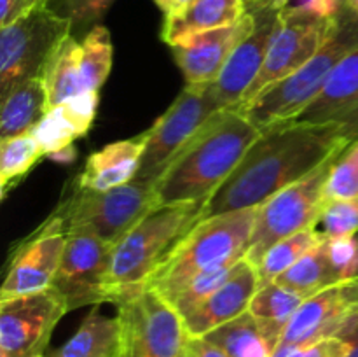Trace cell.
<instances>
[{
	"instance_id": "6da1fadb",
	"label": "cell",
	"mask_w": 358,
	"mask_h": 357,
	"mask_svg": "<svg viewBox=\"0 0 358 357\" xmlns=\"http://www.w3.org/2000/svg\"><path fill=\"white\" fill-rule=\"evenodd\" d=\"M358 140L350 122L290 121L262 130L231 177L208 200L205 217L259 206Z\"/></svg>"
},
{
	"instance_id": "7a4b0ae2",
	"label": "cell",
	"mask_w": 358,
	"mask_h": 357,
	"mask_svg": "<svg viewBox=\"0 0 358 357\" xmlns=\"http://www.w3.org/2000/svg\"><path fill=\"white\" fill-rule=\"evenodd\" d=\"M261 130L241 111H219L154 184L157 205L208 202L231 177Z\"/></svg>"
},
{
	"instance_id": "3957f363",
	"label": "cell",
	"mask_w": 358,
	"mask_h": 357,
	"mask_svg": "<svg viewBox=\"0 0 358 357\" xmlns=\"http://www.w3.org/2000/svg\"><path fill=\"white\" fill-rule=\"evenodd\" d=\"M257 216L259 206H250L203 217L154 272L147 287L171 303L196 276L236 265L247 255Z\"/></svg>"
},
{
	"instance_id": "277c9868",
	"label": "cell",
	"mask_w": 358,
	"mask_h": 357,
	"mask_svg": "<svg viewBox=\"0 0 358 357\" xmlns=\"http://www.w3.org/2000/svg\"><path fill=\"white\" fill-rule=\"evenodd\" d=\"M208 202L159 205L112 248L108 268L110 303L143 289L178 241L205 217Z\"/></svg>"
},
{
	"instance_id": "5b68a950",
	"label": "cell",
	"mask_w": 358,
	"mask_h": 357,
	"mask_svg": "<svg viewBox=\"0 0 358 357\" xmlns=\"http://www.w3.org/2000/svg\"><path fill=\"white\" fill-rule=\"evenodd\" d=\"M357 48L358 14L345 6L334 31L317 55L289 77L259 93L241 112L261 132L269 126L294 121L317 98L339 62Z\"/></svg>"
},
{
	"instance_id": "8992f818",
	"label": "cell",
	"mask_w": 358,
	"mask_h": 357,
	"mask_svg": "<svg viewBox=\"0 0 358 357\" xmlns=\"http://www.w3.org/2000/svg\"><path fill=\"white\" fill-rule=\"evenodd\" d=\"M156 206L159 205L154 184L131 181L108 191L76 188L59 203L51 219L58 220L65 233L73 227H90L115 245Z\"/></svg>"
},
{
	"instance_id": "52a82bcc",
	"label": "cell",
	"mask_w": 358,
	"mask_h": 357,
	"mask_svg": "<svg viewBox=\"0 0 358 357\" xmlns=\"http://www.w3.org/2000/svg\"><path fill=\"white\" fill-rule=\"evenodd\" d=\"M343 153V150H341ZM341 153L329 156L311 174L285 189L273 195L259 205V216L255 220L248 252L245 255L250 265L257 266L266 252L283 238L296 234L308 227L317 226L325 209V186L331 175L332 164Z\"/></svg>"
},
{
	"instance_id": "ba28073f",
	"label": "cell",
	"mask_w": 358,
	"mask_h": 357,
	"mask_svg": "<svg viewBox=\"0 0 358 357\" xmlns=\"http://www.w3.org/2000/svg\"><path fill=\"white\" fill-rule=\"evenodd\" d=\"M121 357H184L189 331L173 304L150 287L117 298Z\"/></svg>"
},
{
	"instance_id": "9c48e42d",
	"label": "cell",
	"mask_w": 358,
	"mask_h": 357,
	"mask_svg": "<svg viewBox=\"0 0 358 357\" xmlns=\"http://www.w3.org/2000/svg\"><path fill=\"white\" fill-rule=\"evenodd\" d=\"M70 35L69 21L48 9L44 0L16 23L0 28V97L24 80L41 77L51 56Z\"/></svg>"
},
{
	"instance_id": "30bf717a",
	"label": "cell",
	"mask_w": 358,
	"mask_h": 357,
	"mask_svg": "<svg viewBox=\"0 0 358 357\" xmlns=\"http://www.w3.org/2000/svg\"><path fill=\"white\" fill-rule=\"evenodd\" d=\"M219 111L213 84H185L168 111L147 130L145 149L135 181L156 184L185 144Z\"/></svg>"
},
{
	"instance_id": "8fae6325",
	"label": "cell",
	"mask_w": 358,
	"mask_h": 357,
	"mask_svg": "<svg viewBox=\"0 0 358 357\" xmlns=\"http://www.w3.org/2000/svg\"><path fill=\"white\" fill-rule=\"evenodd\" d=\"M114 244L90 227L66 231V244L52 287L62 294L69 310L84 304L110 303L108 268Z\"/></svg>"
},
{
	"instance_id": "7c38bea8",
	"label": "cell",
	"mask_w": 358,
	"mask_h": 357,
	"mask_svg": "<svg viewBox=\"0 0 358 357\" xmlns=\"http://www.w3.org/2000/svg\"><path fill=\"white\" fill-rule=\"evenodd\" d=\"M336 24L338 18L327 20V18L283 9L261 74L247 91L240 108L236 111L247 107L259 93L289 77L308 59L313 58L318 49L329 41Z\"/></svg>"
},
{
	"instance_id": "4fadbf2b",
	"label": "cell",
	"mask_w": 358,
	"mask_h": 357,
	"mask_svg": "<svg viewBox=\"0 0 358 357\" xmlns=\"http://www.w3.org/2000/svg\"><path fill=\"white\" fill-rule=\"evenodd\" d=\"M285 2L247 0V10L254 16V27L236 46L219 79L213 83V97L220 111L240 108L245 94L261 74Z\"/></svg>"
},
{
	"instance_id": "5bb4252c",
	"label": "cell",
	"mask_w": 358,
	"mask_h": 357,
	"mask_svg": "<svg viewBox=\"0 0 358 357\" xmlns=\"http://www.w3.org/2000/svg\"><path fill=\"white\" fill-rule=\"evenodd\" d=\"M66 312H70L69 307L55 287L0 301L2 357L42 356Z\"/></svg>"
},
{
	"instance_id": "9a60e30c",
	"label": "cell",
	"mask_w": 358,
	"mask_h": 357,
	"mask_svg": "<svg viewBox=\"0 0 358 357\" xmlns=\"http://www.w3.org/2000/svg\"><path fill=\"white\" fill-rule=\"evenodd\" d=\"M358 328V276L306 298L282 342L308 346L325 338H345Z\"/></svg>"
},
{
	"instance_id": "2e32d148",
	"label": "cell",
	"mask_w": 358,
	"mask_h": 357,
	"mask_svg": "<svg viewBox=\"0 0 358 357\" xmlns=\"http://www.w3.org/2000/svg\"><path fill=\"white\" fill-rule=\"evenodd\" d=\"M65 244V230L58 220L49 217L38 233L31 234L14 251V258L10 259L6 279L0 287V301L51 289Z\"/></svg>"
},
{
	"instance_id": "e0dca14e",
	"label": "cell",
	"mask_w": 358,
	"mask_h": 357,
	"mask_svg": "<svg viewBox=\"0 0 358 357\" xmlns=\"http://www.w3.org/2000/svg\"><path fill=\"white\" fill-rule=\"evenodd\" d=\"M254 27V16L247 10L238 23L192 35L171 46L173 59L184 74L185 84H213L236 46Z\"/></svg>"
},
{
	"instance_id": "ac0fdd59",
	"label": "cell",
	"mask_w": 358,
	"mask_h": 357,
	"mask_svg": "<svg viewBox=\"0 0 358 357\" xmlns=\"http://www.w3.org/2000/svg\"><path fill=\"white\" fill-rule=\"evenodd\" d=\"M257 289V270L247 259H241L234 268L233 275L215 293L210 294L194 310L182 317L189 335L206 336L226 322L240 317L248 310Z\"/></svg>"
},
{
	"instance_id": "d6986e66",
	"label": "cell",
	"mask_w": 358,
	"mask_h": 357,
	"mask_svg": "<svg viewBox=\"0 0 358 357\" xmlns=\"http://www.w3.org/2000/svg\"><path fill=\"white\" fill-rule=\"evenodd\" d=\"M147 132L128 140L108 144L87 158L76 184L87 191H108L135 181L145 149Z\"/></svg>"
},
{
	"instance_id": "ffe728a7",
	"label": "cell",
	"mask_w": 358,
	"mask_h": 357,
	"mask_svg": "<svg viewBox=\"0 0 358 357\" xmlns=\"http://www.w3.org/2000/svg\"><path fill=\"white\" fill-rule=\"evenodd\" d=\"M358 118V48L339 62L313 102L294 121L325 125Z\"/></svg>"
},
{
	"instance_id": "44dd1931",
	"label": "cell",
	"mask_w": 358,
	"mask_h": 357,
	"mask_svg": "<svg viewBox=\"0 0 358 357\" xmlns=\"http://www.w3.org/2000/svg\"><path fill=\"white\" fill-rule=\"evenodd\" d=\"M98 100V93H83L66 104L49 108L42 115L31 133L44 150V156L73 146L77 139L90 132L96 118Z\"/></svg>"
},
{
	"instance_id": "7402d4cb",
	"label": "cell",
	"mask_w": 358,
	"mask_h": 357,
	"mask_svg": "<svg viewBox=\"0 0 358 357\" xmlns=\"http://www.w3.org/2000/svg\"><path fill=\"white\" fill-rule=\"evenodd\" d=\"M245 14L247 0H192L180 14L164 18L161 38L171 48L192 35L238 23Z\"/></svg>"
},
{
	"instance_id": "603a6c76",
	"label": "cell",
	"mask_w": 358,
	"mask_h": 357,
	"mask_svg": "<svg viewBox=\"0 0 358 357\" xmlns=\"http://www.w3.org/2000/svg\"><path fill=\"white\" fill-rule=\"evenodd\" d=\"M49 357H121V324L93 304L76 335L66 340Z\"/></svg>"
},
{
	"instance_id": "cb8c5ba5",
	"label": "cell",
	"mask_w": 358,
	"mask_h": 357,
	"mask_svg": "<svg viewBox=\"0 0 358 357\" xmlns=\"http://www.w3.org/2000/svg\"><path fill=\"white\" fill-rule=\"evenodd\" d=\"M303 301L304 298L301 294L287 289L282 284L271 282L259 287L252 298L248 312L254 315L261 331L276 349Z\"/></svg>"
},
{
	"instance_id": "d4e9b609",
	"label": "cell",
	"mask_w": 358,
	"mask_h": 357,
	"mask_svg": "<svg viewBox=\"0 0 358 357\" xmlns=\"http://www.w3.org/2000/svg\"><path fill=\"white\" fill-rule=\"evenodd\" d=\"M48 112V93L41 77L28 79L2 98L0 136L10 139L34 130Z\"/></svg>"
},
{
	"instance_id": "484cf974",
	"label": "cell",
	"mask_w": 358,
	"mask_h": 357,
	"mask_svg": "<svg viewBox=\"0 0 358 357\" xmlns=\"http://www.w3.org/2000/svg\"><path fill=\"white\" fill-rule=\"evenodd\" d=\"M48 93V111L84 93L80 79V41L73 35L62 42L41 76Z\"/></svg>"
},
{
	"instance_id": "4316f807",
	"label": "cell",
	"mask_w": 358,
	"mask_h": 357,
	"mask_svg": "<svg viewBox=\"0 0 358 357\" xmlns=\"http://www.w3.org/2000/svg\"><path fill=\"white\" fill-rule=\"evenodd\" d=\"M205 338L215 343L229 357H271L276 350L248 310L208 332Z\"/></svg>"
},
{
	"instance_id": "83f0119b",
	"label": "cell",
	"mask_w": 358,
	"mask_h": 357,
	"mask_svg": "<svg viewBox=\"0 0 358 357\" xmlns=\"http://www.w3.org/2000/svg\"><path fill=\"white\" fill-rule=\"evenodd\" d=\"M275 282L282 284L287 289L301 294L304 300L313 296V294L320 293V290L327 289V287L341 284L338 280V276H336L331 261H329L327 247H325L324 238H322V241L317 247L306 252L292 268L287 270Z\"/></svg>"
},
{
	"instance_id": "f1b7e54d",
	"label": "cell",
	"mask_w": 358,
	"mask_h": 357,
	"mask_svg": "<svg viewBox=\"0 0 358 357\" xmlns=\"http://www.w3.org/2000/svg\"><path fill=\"white\" fill-rule=\"evenodd\" d=\"M322 237L317 231V227H308V230H303L299 233L290 234V237L276 241L266 252L261 262L255 266L259 276V287L275 282L280 275H283L287 270L292 268L306 252L317 247Z\"/></svg>"
},
{
	"instance_id": "f546056e",
	"label": "cell",
	"mask_w": 358,
	"mask_h": 357,
	"mask_svg": "<svg viewBox=\"0 0 358 357\" xmlns=\"http://www.w3.org/2000/svg\"><path fill=\"white\" fill-rule=\"evenodd\" d=\"M112 56L110 34L101 24L80 38V79L84 93H100L110 74Z\"/></svg>"
},
{
	"instance_id": "4dcf8cb0",
	"label": "cell",
	"mask_w": 358,
	"mask_h": 357,
	"mask_svg": "<svg viewBox=\"0 0 358 357\" xmlns=\"http://www.w3.org/2000/svg\"><path fill=\"white\" fill-rule=\"evenodd\" d=\"M42 156H44V150L41 149L31 132L10 136V139H2L0 142V181H2L3 195H6L7 188L14 184V181L24 177Z\"/></svg>"
},
{
	"instance_id": "1f68e13d",
	"label": "cell",
	"mask_w": 358,
	"mask_h": 357,
	"mask_svg": "<svg viewBox=\"0 0 358 357\" xmlns=\"http://www.w3.org/2000/svg\"><path fill=\"white\" fill-rule=\"evenodd\" d=\"M114 2L115 0H44L48 9L69 21L76 38H84V35L98 27Z\"/></svg>"
},
{
	"instance_id": "d6a6232c",
	"label": "cell",
	"mask_w": 358,
	"mask_h": 357,
	"mask_svg": "<svg viewBox=\"0 0 358 357\" xmlns=\"http://www.w3.org/2000/svg\"><path fill=\"white\" fill-rule=\"evenodd\" d=\"M353 196H358V140L350 144L332 164L325 186V203Z\"/></svg>"
},
{
	"instance_id": "836d02e7",
	"label": "cell",
	"mask_w": 358,
	"mask_h": 357,
	"mask_svg": "<svg viewBox=\"0 0 358 357\" xmlns=\"http://www.w3.org/2000/svg\"><path fill=\"white\" fill-rule=\"evenodd\" d=\"M315 227L322 238L355 237L358 234V196L327 203Z\"/></svg>"
},
{
	"instance_id": "e575fe53",
	"label": "cell",
	"mask_w": 358,
	"mask_h": 357,
	"mask_svg": "<svg viewBox=\"0 0 358 357\" xmlns=\"http://www.w3.org/2000/svg\"><path fill=\"white\" fill-rule=\"evenodd\" d=\"M236 265L224 266V268H219V270H212V272H206L203 273V275L192 279L191 282H189L187 286L177 294V298L171 301V304H173L175 310L180 314V317L187 315L189 312L194 310L201 301H205L210 294L215 293V290L219 289V287L222 286L231 275H233Z\"/></svg>"
},
{
	"instance_id": "d590c367",
	"label": "cell",
	"mask_w": 358,
	"mask_h": 357,
	"mask_svg": "<svg viewBox=\"0 0 358 357\" xmlns=\"http://www.w3.org/2000/svg\"><path fill=\"white\" fill-rule=\"evenodd\" d=\"M329 261L339 282H348L358 276V237L324 238Z\"/></svg>"
},
{
	"instance_id": "8d00e7d4",
	"label": "cell",
	"mask_w": 358,
	"mask_h": 357,
	"mask_svg": "<svg viewBox=\"0 0 358 357\" xmlns=\"http://www.w3.org/2000/svg\"><path fill=\"white\" fill-rule=\"evenodd\" d=\"M345 6V0H287L283 9L332 20L339 16Z\"/></svg>"
},
{
	"instance_id": "74e56055",
	"label": "cell",
	"mask_w": 358,
	"mask_h": 357,
	"mask_svg": "<svg viewBox=\"0 0 358 357\" xmlns=\"http://www.w3.org/2000/svg\"><path fill=\"white\" fill-rule=\"evenodd\" d=\"M352 342L345 338H325L311 343L303 350L301 357H348Z\"/></svg>"
},
{
	"instance_id": "f35d334b",
	"label": "cell",
	"mask_w": 358,
	"mask_h": 357,
	"mask_svg": "<svg viewBox=\"0 0 358 357\" xmlns=\"http://www.w3.org/2000/svg\"><path fill=\"white\" fill-rule=\"evenodd\" d=\"M38 4L41 0H0V28L16 23Z\"/></svg>"
},
{
	"instance_id": "ab89813d",
	"label": "cell",
	"mask_w": 358,
	"mask_h": 357,
	"mask_svg": "<svg viewBox=\"0 0 358 357\" xmlns=\"http://www.w3.org/2000/svg\"><path fill=\"white\" fill-rule=\"evenodd\" d=\"M184 357H229L205 336H189Z\"/></svg>"
},
{
	"instance_id": "60d3db41",
	"label": "cell",
	"mask_w": 358,
	"mask_h": 357,
	"mask_svg": "<svg viewBox=\"0 0 358 357\" xmlns=\"http://www.w3.org/2000/svg\"><path fill=\"white\" fill-rule=\"evenodd\" d=\"M191 2L192 0H154V4H156L161 9V13L164 14V18L177 16L182 10L187 9V6Z\"/></svg>"
},
{
	"instance_id": "b9f144b4",
	"label": "cell",
	"mask_w": 358,
	"mask_h": 357,
	"mask_svg": "<svg viewBox=\"0 0 358 357\" xmlns=\"http://www.w3.org/2000/svg\"><path fill=\"white\" fill-rule=\"evenodd\" d=\"M304 349H306V346L282 342L278 346H276L275 354H273L271 357H301V354H303Z\"/></svg>"
},
{
	"instance_id": "7bdbcfd3",
	"label": "cell",
	"mask_w": 358,
	"mask_h": 357,
	"mask_svg": "<svg viewBox=\"0 0 358 357\" xmlns=\"http://www.w3.org/2000/svg\"><path fill=\"white\" fill-rule=\"evenodd\" d=\"M51 160L58 161V163H70V161L76 160V149H73V146H69L65 147V149L58 150V153L51 154Z\"/></svg>"
},
{
	"instance_id": "ee69618b",
	"label": "cell",
	"mask_w": 358,
	"mask_h": 357,
	"mask_svg": "<svg viewBox=\"0 0 358 357\" xmlns=\"http://www.w3.org/2000/svg\"><path fill=\"white\" fill-rule=\"evenodd\" d=\"M348 340L352 342V350H350L348 357H358V328L355 329V332H353Z\"/></svg>"
},
{
	"instance_id": "f6af8a7d",
	"label": "cell",
	"mask_w": 358,
	"mask_h": 357,
	"mask_svg": "<svg viewBox=\"0 0 358 357\" xmlns=\"http://www.w3.org/2000/svg\"><path fill=\"white\" fill-rule=\"evenodd\" d=\"M345 4L353 10V13L358 14V0H345Z\"/></svg>"
},
{
	"instance_id": "bcb514c9",
	"label": "cell",
	"mask_w": 358,
	"mask_h": 357,
	"mask_svg": "<svg viewBox=\"0 0 358 357\" xmlns=\"http://www.w3.org/2000/svg\"><path fill=\"white\" fill-rule=\"evenodd\" d=\"M35 357H44V356H35Z\"/></svg>"
}]
</instances>
